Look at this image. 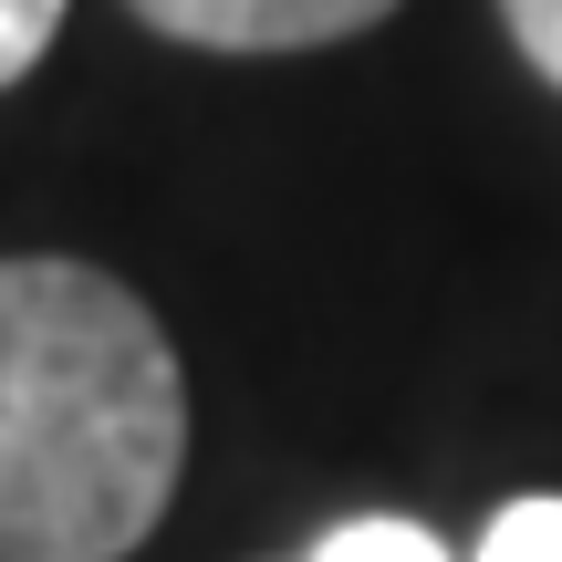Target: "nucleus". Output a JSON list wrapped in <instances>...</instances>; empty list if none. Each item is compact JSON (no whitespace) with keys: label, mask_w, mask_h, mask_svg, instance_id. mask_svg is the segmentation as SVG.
<instances>
[{"label":"nucleus","mask_w":562,"mask_h":562,"mask_svg":"<svg viewBox=\"0 0 562 562\" xmlns=\"http://www.w3.org/2000/svg\"><path fill=\"white\" fill-rule=\"evenodd\" d=\"M125 11L199 53H313V42L375 32L396 0H125Z\"/></svg>","instance_id":"f03ea898"},{"label":"nucleus","mask_w":562,"mask_h":562,"mask_svg":"<svg viewBox=\"0 0 562 562\" xmlns=\"http://www.w3.org/2000/svg\"><path fill=\"white\" fill-rule=\"evenodd\" d=\"M302 562H448V542L427 521H396V510H364V521H344V531H323Z\"/></svg>","instance_id":"7ed1b4c3"},{"label":"nucleus","mask_w":562,"mask_h":562,"mask_svg":"<svg viewBox=\"0 0 562 562\" xmlns=\"http://www.w3.org/2000/svg\"><path fill=\"white\" fill-rule=\"evenodd\" d=\"M501 21H510V42L531 53V74L562 83V0H501Z\"/></svg>","instance_id":"423d86ee"},{"label":"nucleus","mask_w":562,"mask_h":562,"mask_svg":"<svg viewBox=\"0 0 562 562\" xmlns=\"http://www.w3.org/2000/svg\"><path fill=\"white\" fill-rule=\"evenodd\" d=\"M469 562H562V501H552V490H542V501H510L501 521L480 531Z\"/></svg>","instance_id":"20e7f679"},{"label":"nucleus","mask_w":562,"mask_h":562,"mask_svg":"<svg viewBox=\"0 0 562 562\" xmlns=\"http://www.w3.org/2000/svg\"><path fill=\"white\" fill-rule=\"evenodd\" d=\"M188 375L94 261H0V562H125L178 501Z\"/></svg>","instance_id":"f257e3e1"},{"label":"nucleus","mask_w":562,"mask_h":562,"mask_svg":"<svg viewBox=\"0 0 562 562\" xmlns=\"http://www.w3.org/2000/svg\"><path fill=\"white\" fill-rule=\"evenodd\" d=\"M53 32H63V0H0V94L53 53Z\"/></svg>","instance_id":"39448f33"}]
</instances>
